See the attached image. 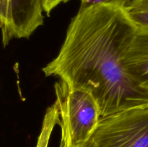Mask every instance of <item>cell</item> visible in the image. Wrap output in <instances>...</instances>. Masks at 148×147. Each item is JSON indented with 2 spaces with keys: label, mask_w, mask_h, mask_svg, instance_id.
<instances>
[{
  "label": "cell",
  "mask_w": 148,
  "mask_h": 147,
  "mask_svg": "<svg viewBox=\"0 0 148 147\" xmlns=\"http://www.w3.org/2000/svg\"><path fill=\"white\" fill-rule=\"evenodd\" d=\"M69 1V0H42L43 12L46 13L47 16H49L52 10L56 8L58 5Z\"/></svg>",
  "instance_id": "9c48e42d"
},
{
  "label": "cell",
  "mask_w": 148,
  "mask_h": 147,
  "mask_svg": "<svg viewBox=\"0 0 148 147\" xmlns=\"http://www.w3.org/2000/svg\"><path fill=\"white\" fill-rule=\"evenodd\" d=\"M129 73L148 89V30L137 31L124 56Z\"/></svg>",
  "instance_id": "5b68a950"
},
{
  "label": "cell",
  "mask_w": 148,
  "mask_h": 147,
  "mask_svg": "<svg viewBox=\"0 0 148 147\" xmlns=\"http://www.w3.org/2000/svg\"><path fill=\"white\" fill-rule=\"evenodd\" d=\"M59 110L56 104L53 103L46 110L36 147H49L52 131L55 125L59 124Z\"/></svg>",
  "instance_id": "8992f818"
},
{
  "label": "cell",
  "mask_w": 148,
  "mask_h": 147,
  "mask_svg": "<svg viewBox=\"0 0 148 147\" xmlns=\"http://www.w3.org/2000/svg\"><path fill=\"white\" fill-rule=\"evenodd\" d=\"M132 0H80L81 4L79 8H86L94 5H112L116 7L126 8Z\"/></svg>",
  "instance_id": "ba28073f"
},
{
  "label": "cell",
  "mask_w": 148,
  "mask_h": 147,
  "mask_svg": "<svg viewBox=\"0 0 148 147\" xmlns=\"http://www.w3.org/2000/svg\"><path fill=\"white\" fill-rule=\"evenodd\" d=\"M137 31L125 8L105 4L79 8L59 53L42 71L91 94L101 118L148 106V89L124 63Z\"/></svg>",
  "instance_id": "6da1fadb"
},
{
  "label": "cell",
  "mask_w": 148,
  "mask_h": 147,
  "mask_svg": "<svg viewBox=\"0 0 148 147\" xmlns=\"http://www.w3.org/2000/svg\"><path fill=\"white\" fill-rule=\"evenodd\" d=\"M82 147H93V144H92V140H90V141Z\"/></svg>",
  "instance_id": "8fae6325"
},
{
  "label": "cell",
  "mask_w": 148,
  "mask_h": 147,
  "mask_svg": "<svg viewBox=\"0 0 148 147\" xmlns=\"http://www.w3.org/2000/svg\"><path fill=\"white\" fill-rule=\"evenodd\" d=\"M43 22L25 10L17 0H0V30L4 47L12 39L29 38Z\"/></svg>",
  "instance_id": "277c9868"
},
{
  "label": "cell",
  "mask_w": 148,
  "mask_h": 147,
  "mask_svg": "<svg viewBox=\"0 0 148 147\" xmlns=\"http://www.w3.org/2000/svg\"><path fill=\"white\" fill-rule=\"evenodd\" d=\"M126 10H148V0H132Z\"/></svg>",
  "instance_id": "30bf717a"
},
{
  "label": "cell",
  "mask_w": 148,
  "mask_h": 147,
  "mask_svg": "<svg viewBox=\"0 0 148 147\" xmlns=\"http://www.w3.org/2000/svg\"><path fill=\"white\" fill-rule=\"evenodd\" d=\"M126 10L137 29L148 30V10Z\"/></svg>",
  "instance_id": "52a82bcc"
},
{
  "label": "cell",
  "mask_w": 148,
  "mask_h": 147,
  "mask_svg": "<svg viewBox=\"0 0 148 147\" xmlns=\"http://www.w3.org/2000/svg\"><path fill=\"white\" fill-rule=\"evenodd\" d=\"M91 140L93 147H148V106L102 117Z\"/></svg>",
  "instance_id": "3957f363"
},
{
  "label": "cell",
  "mask_w": 148,
  "mask_h": 147,
  "mask_svg": "<svg viewBox=\"0 0 148 147\" xmlns=\"http://www.w3.org/2000/svg\"><path fill=\"white\" fill-rule=\"evenodd\" d=\"M62 131L60 147H82L92 138L101 118L95 98L60 80L54 84Z\"/></svg>",
  "instance_id": "7a4b0ae2"
}]
</instances>
